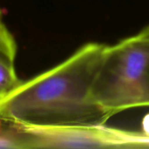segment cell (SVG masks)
<instances>
[{
	"label": "cell",
	"instance_id": "obj_1",
	"mask_svg": "<svg viewBox=\"0 0 149 149\" xmlns=\"http://www.w3.org/2000/svg\"><path fill=\"white\" fill-rule=\"evenodd\" d=\"M107 45L90 42L0 98V120L33 124H103L92 88Z\"/></svg>",
	"mask_w": 149,
	"mask_h": 149
},
{
	"label": "cell",
	"instance_id": "obj_2",
	"mask_svg": "<svg viewBox=\"0 0 149 149\" xmlns=\"http://www.w3.org/2000/svg\"><path fill=\"white\" fill-rule=\"evenodd\" d=\"M91 98L106 120L149 107V42L136 34L107 45Z\"/></svg>",
	"mask_w": 149,
	"mask_h": 149
},
{
	"label": "cell",
	"instance_id": "obj_3",
	"mask_svg": "<svg viewBox=\"0 0 149 149\" xmlns=\"http://www.w3.org/2000/svg\"><path fill=\"white\" fill-rule=\"evenodd\" d=\"M25 149L124 148L123 131L103 124H33L10 122Z\"/></svg>",
	"mask_w": 149,
	"mask_h": 149
},
{
	"label": "cell",
	"instance_id": "obj_4",
	"mask_svg": "<svg viewBox=\"0 0 149 149\" xmlns=\"http://www.w3.org/2000/svg\"><path fill=\"white\" fill-rule=\"evenodd\" d=\"M22 81L17 75L14 62L0 56V98L14 90Z\"/></svg>",
	"mask_w": 149,
	"mask_h": 149
},
{
	"label": "cell",
	"instance_id": "obj_5",
	"mask_svg": "<svg viewBox=\"0 0 149 149\" xmlns=\"http://www.w3.org/2000/svg\"><path fill=\"white\" fill-rule=\"evenodd\" d=\"M17 54V44L14 37L5 24H0V56L14 62Z\"/></svg>",
	"mask_w": 149,
	"mask_h": 149
},
{
	"label": "cell",
	"instance_id": "obj_6",
	"mask_svg": "<svg viewBox=\"0 0 149 149\" xmlns=\"http://www.w3.org/2000/svg\"><path fill=\"white\" fill-rule=\"evenodd\" d=\"M25 149L21 135L10 125L6 130H0V149Z\"/></svg>",
	"mask_w": 149,
	"mask_h": 149
},
{
	"label": "cell",
	"instance_id": "obj_7",
	"mask_svg": "<svg viewBox=\"0 0 149 149\" xmlns=\"http://www.w3.org/2000/svg\"><path fill=\"white\" fill-rule=\"evenodd\" d=\"M137 35L140 38H141L142 39L149 42V25L146 26L145 28H143L139 33H137Z\"/></svg>",
	"mask_w": 149,
	"mask_h": 149
},
{
	"label": "cell",
	"instance_id": "obj_8",
	"mask_svg": "<svg viewBox=\"0 0 149 149\" xmlns=\"http://www.w3.org/2000/svg\"><path fill=\"white\" fill-rule=\"evenodd\" d=\"M0 24H4V23L3 21V12H2L1 9H0Z\"/></svg>",
	"mask_w": 149,
	"mask_h": 149
}]
</instances>
